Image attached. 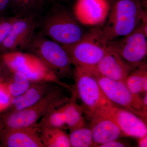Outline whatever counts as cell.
<instances>
[{
	"instance_id": "cell-1",
	"label": "cell",
	"mask_w": 147,
	"mask_h": 147,
	"mask_svg": "<svg viewBox=\"0 0 147 147\" xmlns=\"http://www.w3.org/2000/svg\"><path fill=\"white\" fill-rule=\"evenodd\" d=\"M57 85L34 105L21 110L0 114V138L8 131L34 125L46 113L69 101L62 88Z\"/></svg>"
},
{
	"instance_id": "cell-2",
	"label": "cell",
	"mask_w": 147,
	"mask_h": 147,
	"mask_svg": "<svg viewBox=\"0 0 147 147\" xmlns=\"http://www.w3.org/2000/svg\"><path fill=\"white\" fill-rule=\"evenodd\" d=\"M73 91L82 102L83 112L90 119L104 115L115 106L105 96L90 67H75Z\"/></svg>"
},
{
	"instance_id": "cell-3",
	"label": "cell",
	"mask_w": 147,
	"mask_h": 147,
	"mask_svg": "<svg viewBox=\"0 0 147 147\" xmlns=\"http://www.w3.org/2000/svg\"><path fill=\"white\" fill-rule=\"evenodd\" d=\"M145 10L141 0H113L102 27L106 39L111 41L131 32L140 24Z\"/></svg>"
},
{
	"instance_id": "cell-4",
	"label": "cell",
	"mask_w": 147,
	"mask_h": 147,
	"mask_svg": "<svg viewBox=\"0 0 147 147\" xmlns=\"http://www.w3.org/2000/svg\"><path fill=\"white\" fill-rule=\"evenodd\" d=\"M42 23V34L63 46L72 45L86 32L73 12L60 4L53 7Z\"/></svg>"
},
{
	"instance_id": "cell-5",
	"label": "cell",
	"mask_w": 147,
	"mask_h": 147,
	"mask_svg": "<svg viewBox=\"0 0 147 147\" xmlns=\"http://www.w3.org/2000/svg\"><path fill=\"white\" fill-rule=\"evenodd\" d=\"M0 60L8 71L23 74L32 83L51 82L71 92L73 90V87L61 82L41 60L31 53L16 51L2 53Z\"/></svg>"
},
{
	"instance_id": "cell-6",
	"label": "cell",
	"mask_w": 147,
	"mask_h": 147,
	"mask_svg": "<svg viewBox=\"0 0 147 147\" xmlns=\"http://www.w3.org/2000/svg\"><path fill=\"white\" fill-rule=\"evenodd\" d=\"M109 43L102 27L98 26L87 31L75 43L62 46L74 66L92 67L96 65L104 57L108 51Z\"/></svg>"
},
{
	"instance_id": "cell-7",
	"label": "cell",
	"mask_w": 147,
	"mask_h": 147,
	"mask_svg": "<svg viewBox=\"0 0 147 147\" xmlns=\"http://www.w3.org/2000/svg\"><path fill=\"white\" fill-rule=\"evenodd\" d=\"M27 49L60 79L73 75L72 63L65 48L44 35L34 34Z\"/></svg>"
},
{
	"instance_id": "cell-8",
	"label": "cell",
	"mask_w": 147,
	"mask_h": 147,
	"mask_svg": "<svg viewBox=\"0 0 147 147\" xmlns=\"http://www.w3.org/2000/svg\"><path fill=\"white\" fill-rule=\"evenodd\" d=\"M147 34L141 24L118 40L109 41L108 49L123 58L134 68L145 63L147 55Z\"/></svg>"
},
{
	"instance_id": "cell-9",
	"label": "cell",
	"mask_w": 147,
	"mask_h": 147,
	"mask_svg": "<svg viewBox=\"0 0 147 147\" xmlns=\"http://www.w3.org/2000/svg\"><path fill=\"white\" fill-rule=\"evenodd\" d=\"M90 67L102 92L113 105L132 112L144 120L143 98L132 93L125 82L108 79L97 73L93 67Z\"/></svg>"
},
{
	"instance_id": "cell-10",
	"label": "cell",
	"mask_w": 147,
	"mask_h": 147,
	"mask_svg": "<svg viewBox=\"0 0 147 147\" xmlns=\"http://www.w3.org/2000/svg\"><path fill=\"white\" fill-rule=\"evenodd\" d=\"M36 22L32 15H18L0 45L1 54L27 49L34 35Z\"/></svg>"
},
{
	"instance_id": "cell-11",
	"label": "cell",
	"mask_w": 147,
	"mask_h": 147,
	"mask_svg": "<svg viewBox=\"0 0 147 147\" xmlns=\"http://www.w3.org/2000/svg\"><path fill=\"white\" fill-rule=\"evenodd\" d=\"M110 7L109 0H77L73 13L82 25L96 26L106 21Z\"/></svg>"
},
{
	"instance_id": "cell-12",
	"label": "cell",
	"mask_w": 147,
	"mask_h": 147,
	"mask_svg": "<svg viewBox=\"0 0 147 147\" xmlns=\"http://www.w3.org/2000/svg\"><path fill=\"white\" fill-rule=\"evenodd\" d=\"M103 116L109 117L115 122L122 136L139 138L147 135V123L126 109L114 106Z\"/></svg>"
},
{
	"instance_id": "cell-13",
	"label": "cell",
	"mask_w": 147,
	"mask_h": 147,
	"mask_svg": "<svg viewBox=\"0 0 147 147\" xmlns=\"http://www.w3.org/2000/svg\"><path fill=\"white\" fill-rule=\"evenodd\" d=\"M93 67L101 76L111 80L123 82H125L129 74L135 69L117 53L109 49Z\"/></svg>"
},
{
	"instance_id": "cell-14",
	"label": "cell",
	"mask_w": 147,
	"mask_h": 147,
	"mask_svg": "<svg viewBox=\"0 0 147 147\" xmlns=\"http://www.w3.org/2000/svg\"><path fill=\"white\" fill-rule=\"evenodd\" d=\"M36 123L32 126L12 129L0 138L2 146L6 147H44Z\"/></svg>"
},
{
	"instance_id": "cell-15",
	"label": "cell",
	"mask_w": 147,
	"mask_h": 147,
	"mask_svg": "<svg viewBox=\"0 0 147 147\" xmlns=\"http://www.w3.org/2000/svg\"><path fill=\"white\" fill-rule=\"evenodd\" d=\"M90 119L93 147H98L102 144L118 139L122 136L119 127L115 122L109 117L96 116Z\"/></svg>"
},
{
	"instance_id": "cell-16",
	"label": "cell",
	"mask_w": 147,
	"mask_h": 147,
	"mask_svg": "<svg viewBox=\"0 0 147 147\" xmlns=\"http://www.w3.org/2000/svg\"><path fill=\"white\" fill-rule=\"evenodd\" d=\"M57 85L51 82L32 83L24 93L12 98L10 106L5 111L21 110L34 105Z\"/></svg>"
},
{
	"instance_id": "cell-17",
	"label": "cell",
	"mask_w": 147,
	"mask_h": 147,
	"mask_svg": "<svg viewBox=\"0 0 147 147\" xmlns=\"http://www.w3.org/2000/svg\"><path fill=\"white\" fill-rule=\"evenodd\" d=\"M69 101L62 106L66 128L71 131L85 126L82 107L76 102V96L73 91Z\"/></svg>"
},
{
	"instance_id": "cell-18",
	"label": "cell",
	"mask_w": 147,
	"mask_h": 147,
	"mask_svg": "<svg viewBox=\"0 0 147 147\" xmlns=\"http://www.w3.org/2000/svg\"><path fill=\"white\" fill-rule=\"evenodd\" d=\"M39 128L40 136L44 147H71L69 134L63 129L46 127Z\"/></svg>"
},
{
	"instance_id": "cell-19",
	"label": "cell",
	"mask_w": 147,
	"mask_h": 147,
	"mask_svg": "<svg viewBox=\"0 0 147 147\" xmlns=\"http://www.w3.org/2000/svg\"><path fill=\"white\" fill-rule=\"evenodd\" d=\"M132 93L139 94L147 92V64H142L133 69L129 74L125 82Z\"/></svg>"
},
{
	"instance_id": "cell-20",
	"label": "cell",
	"mask_w": 147,
	"mask_h": 147,
	"mask_svg": "<svg viewBox=\"0 0 147 147\" xmlns=\"http://www.w3.org/2000/svg\"><path fill=\"white\" fill-rule=\"evenodd\" d=\"M9 72L10 75L7 77L5 81H3L10 95L12 97H16L24 93L30 86L32 83L23 74Z\"/></svg>"
},
{
	"instance_id": "cell-21",
	"label": "cell",
	"mask_w": 147,
	"mask_h": 147,
	"mask_svg": "<svg viewBox=\"0 0 147 147\" xmlns=\"http://www.w3.org/2000/svg\"><path fill=\"white\" fill-rule=\"evenodd\" d=\"M62 106L53 109L46 113L39 121L37 123V126L38 127L57 128L63 129L67 128Z\"/></svg>"
},
{
	"instance_id": "cell-22",
	"label": "cell",
	"mask_w": 147,
	"mask_h": 147,
	"mask_svg": "<svg viewBox=\"0 0 147 147\" xmlns=\"http://www.w3.org/2000/svg\"><path fill=\"white\" fill-rule=\"evenodd\" d=\"M69 142L71 147H93L92 135L90 128L85 126L70 131Z\"/></svg>"
},
{
	"instance_id": "cell-23",
	"label": "cell",
	"mask_w": 147,
	"mask_h": 147,
	"mask_svg": "<svg viewBox=\"0 0 147 147\" xmlns=\"http://www.w3.org/2000/svg\"><path fill=\"white\" fill-rule=\"evenodd\" d=\"M43 0H10L14 10L21 13H28L38 8Z\"/></svg>"
},
{
	"instance_id": "cell-24",
	"label": "cell",
	"mask_w": 147,
	"mask_h": 147,
	"mask_svg": "<svg viewBox=\"0 0 147 147\" xmlns=\"http://www.w3.org/2000/svg\"><path fill=\"white\" fill-rule=\"evenodd\" d=\"M12 98L7 90L3 79H0V113L5 112L9 108Z\"/></svg>"
},
{
	"instance_id": "cell-25",
	"label": "cell",
	"mask_w": 147,
	"mask_h": 147,
	"mask_svg": "<svg viewBox=\"0 0 147 147\" xmlns=\"http://www.w3.org/2000/svg\"><path fill=\"white\" fill-rule=\"evenodd\" d=\"M18 15L9 18H0V45L7 35L13 22Z\"/></svg>"
},
{
	"instance_id": "cell-26",
	"label": "cell",
	"mask_w": 147,
	"mask_h": 147,
	"mask_svg": "<svg viewBox=\"0 0 147 147\" xmlns=\"http://www.w3.org/2000/svg\"><path fill=\"white\" fill-rule=\"evenodd\" d=\"M126 146V145L117 139L110 141L108 143L102 144L98 146V147H124Z\"/></svg>"
},
{
	"instance_id": "cell-27",
	"label": "cell",
	"mask_w": 147,
	"mask_h": 147,
	"mask_svg": "<svg viewBox=\"0 0 147 147\" xmlns=\"http://www.w3.org/2000/svg\"><path fill=\"white\" fill-rule=\"evenodd\" d=\"M138 146L139 147H147V135L138 138Z\"/></svg>"
},
{
	"instance_id": "cell-28",
	"label": "cell",
	"mask_w": 147,
	"mask_h": 147,
	"mask_svg": "<svg viewBox=\"0 0 147 147\" xmlns=\"http://www.w3.org/2000/svg\"><path fill=\"white\" fill-rule=\"evenodd\" d=\"M10 4V0H0V12L3 11Z\"/></svg>"
},
{
	"instance_id": "cell-29",
	"label": "cell",
	"mask_w": 147,
	"mask_h": 147,
	"mask_svg": "<svg viewBox=\"0 0 147 147\" xmlns=\"http://www.w3.org/2000/svg\"><path fill=\"white\" fill-rule=\"evenodd\" d=\"M53 2H58V1H66V0H49Z\"/></svg>"
},
{
	"instance_id": "cell-30",
	"label": "cell",
	"mask_w": 147,
	"mask_h": 147,
	"mask_svg": "<svg viewBox=\"0 0 147 147\" xmlns=\"http://www.w3.org/2000/svg\"><path fill=\"white\" fill-rule=\"evenodd\" d=\"M0 71H1V69H0ZM2 78H1V77H0V79H1Z\"/></svg>"
},
{
	"instance_id": "cell-31",
	"label": "cell",
	"mask_w": 147,
	"mask_h": 147,
	"mask_svg": "<svg viewBox=\"0 0 147 147\" xmlns=\"http://www.w3.org/2000/svg\"><path fill=\"white\" fill-rule=\"evenodd\" d=\"M0 69H1V67H0Z\"/></svg>"
}]
</instances>
